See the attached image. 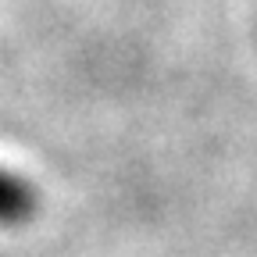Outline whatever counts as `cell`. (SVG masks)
Instances as JSON below:
<instances>
[{
    "instance_id": "obj_1",
    "label": "cell",
    "mask_w": 257,
    "mask_h": 257,
    "mask_svg": "<svg viewBox=\"0 0 257 257\" xmlns=\"http://www.w3.org/2000/svg\"><path fill=\"white\" fill-rule=\"evenodd\" d=\"M40 211V189L32 179L0 168V229H15V225L32 221Z\"/></svg>"
}]
</instances>
